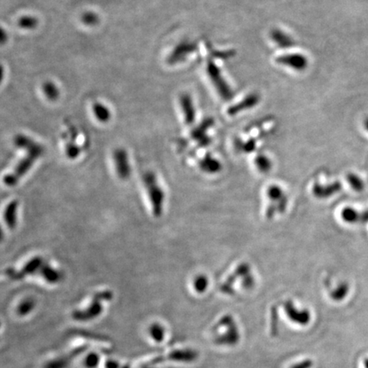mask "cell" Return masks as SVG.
<instances>
[{
	"instance_id": "1",
	"label": "cell",
	"mask_w": 368,
	"mask_h": 368,
	"mask_svg": "<svg viewBox=\"0 0 368 368\" xmlns=\"http://www.w3.org/2000/svg\"><path fill=\"white\" fill-rule=\"evenodd\" d=\"M143 181L151 203L153 214L156 218H159L163 213L165 193L159 184L155 174L152 171L144 173Z\"/></svg>"
},
{
	"instance_id": "2",
	"label": "cell",
	"mask_w": 368,
	"mask_h": 368,
	"mask_svg": "<svg viewBox=\"0 0 368 368\" xmlns=\"http://www.w3.org/2000/svg\"><path fill=\"white\" fill-rule=\"evenodd\" d=\"M113 293L111 291L99 292L94 295L93 299L88 308L83 310H75L73 312L72 317L73 319L78 322H87L95 319L100 316L103 311V306L101 301H109L113 298Z\"/></svg>"
},
{
	"instance_id": "3",
	"label": "cell",
	"mask_w": 368,
	"mask_h": 368,
	"mask_svg": "<svg viewBox=\"0 0 368 368\" xmlns=\"http://www.w3.org/2000/svg\"><path fill=\"white\" fill-rule=\"evenodd\" d=\"M41 155L42 153L36 152H27V155L19 161L14 171L4 177V182L6 186L12 187L16 185L21 177L29 172L35 161Z\"/></svg>"
},
{
	"instance_id": "4",
	"label": "cell",
	"mask_w": 368,
	"mask_h": 368,
	"mask_svg": "<svg viewBox=\"0 0 368 368\" xmlns=\"http://www.w3.org/2000/svg\"><path fill=\"white\" fill-rule=\"evenodd\" d=\"M219 324L223 325L226 330L220 335H216L214 342L219 345H235L240 341V332L233 317L226 316L223 317L219 322Z\"/></svg>"
},
{
	"instance_id": "5",
	"label": "cell",
	"mask_w": 368,
	"mask_h": 368,
	"mask_svg": "<svg viewBox=\"0 0 368 368\" xmlns=\"http://www.w3.org/2000/svg\"><path fill=\"white\" fill-rule=\"evenodd\" d=\"M43 265H44L43 258L40 257H35L32 258L31 260H29L21 270H15L12 269H7L6 274L9 278H11V280H22L27 276L34 275L37 272L39 273V270Z\"/></svg>"
},
{
	"instance_id": "6",
	"label": "cell",
	"mask_w": 368,
	"mask_h": 368,
	"mask_svg": "<svg viewBox=\"0 0 368 368\" xmlns=\"http://www.w3.org/2000/svg\"><path fill=\"white\" fill-rule=\"evenodd\" d=\"M116 173L121 180H127L130 176V169L127 152L124 148H117L113 154Z\"/></svg>"
},
{
	"instance_id": "7",
	"label": "cell",
	"mask_w": 368,
	"mask_h": 368,
	"mask_svg": "<svg viewBox=\"0 0 368 368\" xmlns=\"http://www.w3.org/2000/svg\"><path fill=\"white\" fill-rule=\"evenodd\" d=\"M198 358V353L193 350H176L170 353L166 357H158L148 362V365H153L162 362L164 360H173L176 362H193Z\"/></svg>"
},
{
	"instance_id": "8",
	"label": "cell",
	"mask_w": 368,
	"mask_h": 368,
	"mask_svg": "<svg viewBox=\"0 0 368 368\" xmlns=\"http://www.w3.org/2000/svg\"><path fill=\"white\" fill-rule=\"evenodd\" d=\"M284 309H285V314L294 323L305 326V325L309 324L310 322V317H310L309 310H307V309L298 310L295 305L293 304V302H291V301H288L285 303Z\"/></svg>"
},
{
	"instance_id": "9",
	"label": "cell",
	"mask_w": 368,
	"mask_h": 368,
	"mask_svg": "<svg viewBox=\"0 0 368 368\" xmlns=\"http://www.w3.org/2000/svg\"><path fill=\"white\" fill-rule=\"evenodd\" d=\"M87 349L86 345H83L81 347L76 348L74 350H72L67 355L60 356V357L50 360L49 362H47L44 365V368H66L70 365L72 360L78 357V355L86 351Z\"/></svg>"
},
{
	"instance_id": "10",
	"label": "cell",
	"mask_w": 368,
	"mask_h": 368,
	"mask_svg": "<svg viewBox=\"0 0 368 368\" xmlns=\"http://www.w3.org/2000/svg\"><path fill=\"white\" fill-rule=\"evenodd\" d=\"M195 49V44L190 42H181L178 45L175 47L170 56H169L168 63L170 64H175L184 59L189 54L192 53Z\"/></svg>"
},
{
	"instance_id": "11",
	"label": "cell",
	"mask_w": 368,
	"mask_h": 368,
	"mask_svg": "<svg viewBox=\"0 0 368 368\" xmlns=\"http://www.w3.org/2000/svg\"><path fill=\"white\" fill-rule=\"evenodd\" d=\"M278 63L287 66L294 70L302 71L307 67V59L301 54H290L279 57Z\"/></svg>"
},
{
	"instance_id": "12",
	"label": "cell",
	"mask_w": 368,
	"mask_h": 368,
	"mask_svg": "<svg viewBox=\"0 0 368 368\" xmlns=\"http://www.w3.org/2000/svg\"><path fill=\"white\" fill-rule=\"evenodd\" d=\"M15 145L18 148L25 149L27 152H39L44 153V148L40 144L34 142L33 139L25 135H17L15 138Z\"/></svg>"
},
{
	"instance_id": "13",
	"label": "cell",
	"mask_w": 368,
	"mask_h": 368,
	"mask_svg": "<svg viewBox=\"0 0 368 368\" xmlns=\"http://www.w3.org/2000/svg\"><path fill=\"white\" fill-rule=\"evenodd\" d=\"M18 201L12 200L6 205L4 213V218L6 222V226L10 229L16 228L17 224V211H18Z\"/></svg>"
},
{
	"instance_id": "14",
	"label": "cell",
	"mask_w": 368,
	"mask_h": 368,
	"mask_svg": "<svg viewBox=\"0 0 368 368\" xmlns=\"http://www.w3.org/2000/svg\"><path fill=\"white\" fill-rule=\"evenodd\" d=\"M208 73H209L211 78H213V81H214L216 86L220 90L222 96L225 97V98H228L230 96H229L230 91H229V89L226 85L225 82L223 81L218 68H216L213 64H210V65L208 66Z\"/></svg>"
},
{
	"instance_id": "15",
	"label": "cell",
	"mask_w": 368,
	"mask_h": 368,
	"mask_svg": "<svg viewBox=\"0 0 368 368\" xmlns=\"http://www.w3.org/2000/svg\"><path fill=\"white\" fill-rule=\"evenodd\" d=\"M180 103H181V110L183 112L185 121L189 125L192 124L195 119V107L193 104L192 98L190 97V95L184 94L180 99Z\"/></svg>"
},
{
	"instance_id": "16",
	"label": "cell",
	"mask_w": 368,
	"mask_h": 368,
	"mask_svg": "<svg viewBox=\"0 0 368 368\" xmlns=\"http://www.w3.org/2000/svg\"><path fill=\"white\" fill-rule=\"evenodd\" d=\"M39 274L46 282L49 284H57L62 279V275L60 274L59 271L45 262H44V265L40 268Z\"/></svg>"
},
{
	"instance_id": "17",
	"label": "cell",
	"mask_w": 368,
	"mask_h": 368,
	"mask_svg": "<svg viewBox=\"0 0 368 368\" xmlns=\"http://www.w3.org/2000/svg\"><path fill=\"white\" fill-rule=\"evenodd\" d=\"M69 130H69L71 136L70 140L68 141L66 143L65 153L68 159L74 160V159L78 158V156L81 154V149L76 143V138H77L76 129L71 127Z\"/></svg>"
},
{
	"instance_id": "18",
	"label": "cell",
	"mask_w": 368,
	"mask_h": 368,
	"mask_svg": "<svg viewBox=\"0 0 368 368\" xmlns=\"http://www.w3.org/2000/svg\"><path fill=\"white\" fill-rule=\"evenodd\" d=\"M94 115L98 121L106 123L111 119V111L105 104L101 102H95L92 106Z\"/></svg>"
},
{
	"instance_id": "19",
	"label": "cell",
	"mask_w": 368,
	"mask_h": 368,
	"mask_svg": "<svg viewBox=\"0 0 368 368\" xmlns=\"http://www.w3.org/2000/svg\"><path fill=\"white\" fill-rule=\"evenodd\" d=\"M43 91L49 101H56L59 98L60 91L56 84L51 81H47L43 85Z\"/></svg>"
},
{
	"instance_id": "20",
	"label": "cell",
	"mask_w": 368,
	"mask_h": 368,
	"mask_svg": "<svg viewBox=\"0 0 368 368\" xmlns=\"http://www.w3.org/2000/svg\"><path fill=\"white\" fill-rule=\"evenodd\" d=\"M271 37H272L273 40L279 46L282 47V48L292 46L293 44V40L291 39L290 37L287 36L283 32L279 31V30H275V31L273 32Z\"/></svg>"
},
{
	"instance_id": "21",
	"label": "cell",
	"mask_w": 368,
	"mask_h": 368,
	"mask_svg": "<svg viewBox=\"0 0 368 368\" xmlns=\"http://www.w3.org/2000/svg\"><path fill=\"white\" fill-rule=\"evenodd\" d=\"M18 25L21 29L32 30L36 29L37 26L39 25V20L35 16H21V18L19 19Z\"/></svg>"
},
{
	"instance_id": "22",
	"label": "cell",
	"mask_w": 368,
	"mask_h": 368,
	"mask_svg": "<svg viewBox=\"0 0 368 368\" xmlns=\"http://www.w3.org/2000/svg\"><path fill=\"white\" fill-rule=\"evenodd\" d=\"M149 333L152 338H153L155 342L161 343L163 341L165 338V328H164L161 324L159 323H154V324L151 326L149 328Z\"/></svg>"
},
{
	"instance_id": "23",
	"label": "cell",
	"mask_w": 368,
	"mask_h": 368,
	"mask_svg": "<svg viewBox=\"0 0 368 368\" xmlns=\"http://www.w3.org/2000/svg\"><path fill=\"white\" fill-rule=\"evenodd\" d=\"M34 301L33 299H26L19 304L17 313L19 316L24 317V316L29 314L34 309Z\"/></svg>"
},
{
	"instance_id": "24",
	"label": "cell",
	"mask_w": 368,
	"mask_h": 368,
	"mask_svg": "<svg viewBox=\"0 0 368 368\" xmlns=\"http://www.w3.org/2000/svg\"><path fill=\"white\" fill-rule=\"evenodd\" d=\"M208 279L204 275H199L194 280V288L199 293H202L205 292L208 287Z\"/></svg>"
},
{
	"instance_id": "25",
	"label": "cell",
	"mask_w": 368,
	"mask_h": 368,
	"mask_svg": "<svg viewBox=\"0 0 368 368\" xmlns=\"http://www.w3.org/2000/svg\"><path fill=\"white\" fill-rule=\"evenodd\" d=\"M358 215H359V213H358L357 211L350 207L345 208L342 213L343 219L345 222L350 223H357Z\"/></svg>"
},
{
	"instance_id": "26",
	"label": "cell",
	"mask_w": 368,
	"mask_h": 368,
	"mask_svg": "<svg viewBox=\"0 0 368 368\" xmlns=\"http://www.w3.org/2000/svg\"><path fill=\"white\" fill-rule=\"evenodd\" d=\"M347 180L350 182V186L353 188V190H355V191L360 192L364 189V182L362 180L355 174H349L347 176Z\"/></svg>"
},
{
	"instance_id": "27",
	"label": "cell",
	"mask_w": 368,
	"mask_h": 368,
	"mask_svg": "<svg viewBox=\"0 0 368 368\" xmlns=\"http://www.w3.org/2000/svg\"><path fill=\"white\" fill-rule=\"evenodd\" d=\"M348 293H349V286L346 284H342L331 293V297L333 300L341 301L347 296Z\"/></svg>"
},
{
	"instance_id": "28",
	"label": "cell",
	"mask_w": 368,
	"mask_h": 368,
	"mask_svg": "<svg viewBox=\"0 0 368 368\" xmlns=\"http://www.w3.org/2000/svg\"><path fill=\"white\" fill-rule=\"evenodd\" d=\"M99 362H100V357L96 353H90L85 359V365L86 368H96L98 365Z\"/></svg>"
},
{
	"instance_id": "29",
	"label": "cell",
	"mask_w": 368,
	"mask_h": 368,
	"mask_svg": "<svg viewBox=\"0 0 368 368\" xmlns=\"http://www.w3.org/2000/svg\"><path fill=\"white\" fill-rule=\"evenodd\" d=\"M245 100H246V99H245ZM257 97L254 96H249V97L246 100V103H241L239 106H235L234 108H233V109H231V114H235L237 112L244 110L243 109H245V106H246V108H250V107L253 106L254 104L257 103Z\"/></svg>"
},
{
	"instance_id": "30",
	"label": "cell",
	"mask_w": 368,
	"mask_h": 368,
	"mask_svg": "<svg viewBox=\"0 0 368 368\" xmlns=\"http://www.w3.org/2000/svg\"><path fill=\"white\" fill-rule=\"evenodd\" d=\"M82 21L86 25H88V26H94V25L98 23L99 17L96 13L88 11V12H86L82 16Z\"/></svg>"
},
{
	"instance_id": "31",
	"label": "cell",
	"mask_w": 368,
	"mask_h": 368,
	"mask_svg": "<svg viewBox=\"0 0 368 368\" xmlns=\"http://www.w3.org/2000/svg\"><path fill=\"white\" fill-rule=\"evenodd\" d=\"M257 166L260 170L266 171L270 167V161L266 157L260 156L259 158L257 159Z\"/></svg>"
},
{
	"instance_id": "32",
	"label": "cell",
	"mask_w": 368,
	"mask_h": 368,
	"mask_svg": "<svg viewBox=\"0 0 368 368\" xmlns=\"http://www.w3.org/2000/svg\"><path fill=\"white\" fill-rule=\"evenodd\" d=\"M312 365H313V361L309 359L297 363L295 365H292L290 368H311Z\"/></svg>"
},
{
	"instance_id": "33",
	"label": "cell",
	"mask_w": 368,
	"mask_h": 368,
	"mask_svg": "<svg viewBox=\"0 0 368 368\" xmlns=\"http://www.w3.org/2000/svg\"><path fill=\"white\" fill-rule=\"evenodd\" d=\"M105 367L106 368H120V365L117 360H108L105 363Z\"/></svg>"
},
{
	"instance_id": "34",
	"label": "cell",
	"mask_w": 368,
	"mask_h": 368,
	"mask_svg": "<svg viewBox=\"0 0 368 368\" xmlns=\"http://www.w3.org/2000/svg\"><path fill=\"white\" fill-rule=\"evenodd\" d=\"M358 222H361V223L368 222V211H365L364 213H359Z\"/></svg>"
},
{
	"instance_id": "35",
	"label": "cell",
	"mask_w": 368,
	"mask_h": 368,
	"mask_svg": "<svg viewBox=\"0 0 368 368\" xmlns=\"http://www.w3.org/2000/svg\"><path fill=\"white\" fill-rule=\"evenodd\" d=\"M364 365H365V368H368V358L364 360Z\"/></svg>"
},
{
	"instance_id": "36",
	"label": "cell",
	"mask_w": 368,
	"mask_h": 368,
	"mask_svg": "<svg viewBox=\"0 0 368 368\" xmlns=\"http://www.w3.org/2000/svg\"><path fill=\"white\" fill-rule=\"evenodd\" d=\"M122 368H130V366H129V365H125V366H124V367H122Z\"/></svg>"
},
{
	"instance_id": "37",
	"label": "cell",
	"mask_w": 368,
	"mask_h": 368,
	"mask_svg": "<svg viewBox=\"0 0 368 368\" xmlns=\"http://www.w3.org/2000/svg\"><path fill=\"white\" fill-rule=\"evenodd\" d=\"M366 128H367V129H368V124H367V125H366Z\"/></svg>"
},
{
	"instance_id": "38",
	"label": "cell",
	"mask_w": 368,
	"mask_h": 368,
	"mask_svg": "<svg viewBox=\"0 0 368 368\" xmlns=\"http://www.w3.org/2000/svg\"><path fill=\"white\" fill-rule=\"evenodd\" d=\"M144 368H154V367H144Z\"/></svg>"
}]
</instances>
